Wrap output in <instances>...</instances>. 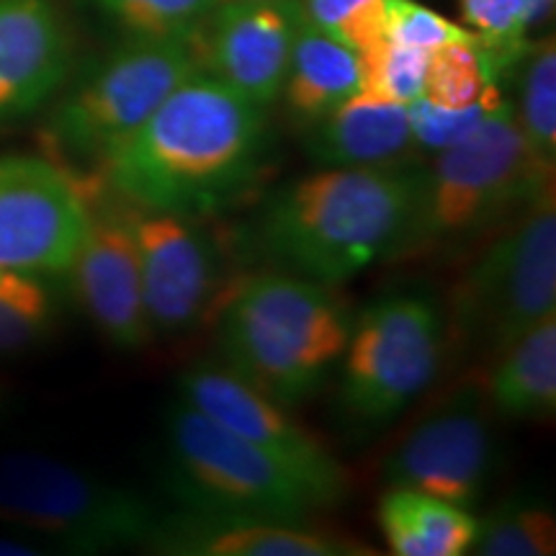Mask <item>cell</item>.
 Segmentation results:
<instances>
[{"mask_svg": "<svg viewBox=\"0 0 556 556\" xmlns=\"http://www.w3.org/2000/svg\"><path fill=\"white\" fill-rule=\"evenodd\" d=\"M266 106L197 70L103 163L99 180L139 208L204 217L235 204L268 157Z\"/></svg>", "mask_w": 556, "mask_h": 556, "instance_id": "1", "label": "cell"}, {"mask_svg": "<svg viewBox=\"0 0 556 556\" xmlns=\"http://www.w3.org/2000/svg\"><path fill=\"white\" fill-rule=\"evenodd\" d=\"M422 170L405 165L323 168L281 189L263 208V253L287 274L338 287L374 263L402 258Z\"/></svg>", "mask_w": 556, "mask_h": 556, "instance_id": "2", "label": "cell"}, {"mask_svg": "<svg viewBox=\"0 0 556 556\" xmlns=\"http://www.w3.org/2000/svg\"><path fill=\"white\" fill-rule=\"evenodd\" d=\"M351 319L330 287L294 274H261L229 291L217 343L229 371L278 405L294 407L330 377Z\"/></svg>", "mask_w": 556, "mask_h": 556, "instance_id": "3", "label": "cell"}, {"mask_svg": "<svg viewBox=\"0 0 556 556\" xmlns=\"http://www.w3.org/2000/svg\"><path fill=\"white\" fill-rule=\"evenodd\" d=\"M554 168L528 148L513 103H497L462 142L422 170L420 199L405 253H458L554 191Z\"/></svg>", "mask_w": 556, "mask_h": 556, "instance_id": "4", "label": "cell"}, {"mask_svg": "<svg viewBox=\"0 0 556 556\" xmlns=\"http://www.w3.org/2000/svg\"><path fill=\"white\" fill-rule=\"evenodd\" d=\"M197 70L189 39H129L50 111L39 131L45 157L75 178L99 180L111 152Z\"/></svg>", "mask_w": 556, "mask_h": 556, "instance_id": "5", "label": "cell"}, {"mask_svg": "<svg viewBox=\"0 0 556 556\" xmlns=\"http://www.w3.org/2000/svg\"><path fill=\"white\" fill-rule=\"evenodd\" d=\"M548 315H556L554 191L507 222L464 270L443 328L456 351L495 356Z\"/></svg>", "mask_w": 556, "mask_h": 556, "instance_id": "6", "label": "cell"}, {"mask_svg": "<svg viewBox=\"0 0 556 556\" xmlns=\"http://www.w3.org/2000/svg\"><path fill=\"white\" fill-rule=\"evenodd\" d=\"M163 518L148 497L41 454L0 456V520L78 554L144 548Z\"/></svg>", "mask_w": 556, "mask_h": 556, "instance_id": "7", "label": "cell"}, {"mask_svg": "<svg viewBox=\"0 0 556 556\" xmlns=\"http://www.w3.org/2000/svg\"><path fill=\"white\" fill-rule=\"evenodd\" d=\"M170 486L184 507L235 516L304 520L332 507L307 479L229 433L184 400L165 420Z\"/></svg>", "mask_w": 556, "mask_h": 556, "instance_id": "8", "label": "cell"}, {"mask_svg": "<svg viewBox=\"0 0 556 556\" xmlns=\"http://www.w3.org/2000/svg\"><path fill=\"white\" fill-rule=\"evenodd\" d=\"M446 351V328L433 302L387 296L351 323L340 371V402L361 428L400 417L433 384Z\"/></svg>", "mask_w": 556, "mask_h": 556, "instance_id": "9", "label": "cell"}, {"mask_svg": "<svg viewBox=\"0 0 556 556\" xmlns=\"http://www.w3.org/2000/svg\"><path fill=\"white\" fill-rule=\"evenodd\" d=\"M88 180L50 157H0V270L67 274L88 227Z\"/></svg>", "mask_w": 556, "mask_h": 556, "instance_id": "10", "label": "cell"}, {"mask_svg": "<svg viewBox=\"0 0 556 556\" xmlns=\"http://www.w3.org/2000/svg\"><path fill=\"white\" fill-rule=\"evenodd\" d=\"M180 400L242 441L266 451L338 507L351 492V477L307 428L227 366L201 364L178 379Z\"/></svg>", "mask_w": 556, "mask_h": 556, "instance_id": "11", "label": "cell"}, {"mask_svg": "<svg viewBox=\"0 0 556 556\" xmlns=\"http://www.w3.org/2000/svg\"><path fill=\"white\" fill-rule=\"evenodd\" d=\"M88 208L86 235L67 268L75 299L111 345L139 351L152 340V330L129 206L101 180H90Z\"/></svg>", "mask_w": 556, "mask_h": 556, "instance_id": "12", "label": "cell"}, {"mask_svg": "<svg viewBox=\"0 0 556 556\" xmlns=\"http://www.w3.org/2000/svg\"><path fill=\"white\" fill-rule=\"evenodd\" d=\"M495 469V433L475 394L458 392L422 417L384 458V486L471 510Z\"/></svg>", "mask_w": 556, "mask_h": 556, "instance_id": "13", "label": "cell"}, {"mask_svg": "<svg viewBox=\"0 0 556 556\" xmlns=\"http://www.w3.org/2000/svg\"><path fill=\"white\" fill-rule=\"evenodd\" d=\"M127 206L152 336L197 328L222 294V261L214 238L197 217Z\"/></svg>", "mask_w": 556, "mask_h": 556, "instance_id": "14", "label": "cell"}, {"mask_svg": "<svg viewBox=\"0 0 556 556\" xmlns=\"http://www.w3.org/2000/svg\"><path fill=\"white\" fill-rule=\"evenodd\" d=\"M302 26L299 0H222L189 41L199 70L268 109L281 99Z\"/></svg>", "mask_w": 556, "mask_h": 556, "instance_id": "15", "label": "cell"}, {"mask_svg": "<svg viewBox=\"0 0 556 556\" xmlns=\"http://www.w3.org/2000/svg\"><path fill=\"white\" fill-rule=\"evenodd\" d=\"M70 62L73 39L54 0H0V129L45 106Z\"/></svg>", "mask_w": 556, "mask_h": 556, "instance_id": "16", "label": "cell"}, {"mask_svg": "<svg viewBox=\"0 0 556 556\" xmlns=\"http://www.w3.org/2000/svg\"><path fill=\"white\" fill-rule=\"evenodd\" d=\"M144 552L168 556H348L371 554L353 541L312 531L302 520L235 516L184 507L163 516Z\"/></svg>", "mask_w": 556, "mask_h": 556, "instance_id": "17", "label": "cell"}, {"mask_svg": "<svg viewBox=\"0 0 556 556\" xmlns=\"http://www.w3.org/2000/svg\"><path fill=\"white\" fill-rule=\"evenodd\" d=\"M304 148L323 168L397 165L415 150L409 111L405 103L358 90L307 127Z\"/></svg>", "mask_w": 556, "mask_h": 556, "instance_id": "18", "label": "cell"}, {"mask_svg": "<svg viewBox=\"0 0 556 556\" xmlns=\"http://www.w3.org/2000/svg\"><path fill=\"white\" fill-rule=\"evenodd\" d=\"M486 400L510 420H546L556 413V315L495 353Z\"/></svg>", "mask_w": 556, "mask_h": 556, "instance_id": "19", "label": "cell"}, {"mask_svg": "<svg viewBox=\"0 0 556 556\" xmlns=\"http://www.w3.org/2000/svg\"><path fill=\"white\" fill-rule=\"evenodd\" d=\"M358 90V54L343 41L304 24L291 50L287 80L281 88L291 119L307 129Z\"/></svg>", "mask_w": 556, "mask_h": 556, "instance_id": "20", "label": "cell"}, {"mask_svg": "<svg viewBox=\"0 0 556 556\" xmlns=\"http://www.w3.org/2000/svg\"><path fill=\"white\" fill-rule=\"evenodd\" d=\"M377 520L397 556H464L477 536V518L467 507L397 486L379 497Z\"/></svg>", "mask_w": 556, "mask_h": 556, "instance_id": "21", "label": "cell"}, {"mask_svg": "<svg viewBox=\"0 0 556 556\" xmlns=\"http://www.w3.org/2000/svg\"><path fill=\"white\" fill-rule=\"evenodd\" d=\"M500 62L477 37L451 41L428 54L426 99L443 109H469L495 99Z\"/></svg>", "mask_w": 556, "mask_h": 556, "instance_id": "22", "label": "cell"}, {"mask_svg": "<svg viewBox=\"0 0 556 556\" xmlns=\"http://www.w3.org/2000/svg\"><path fill=\"white\" fill-rule=\"evenodd\" d=\"M520 101L513 109L528 148L546 168L556 163V47L554 37L541 39L523 52Z\"/></svg>", "mask_w": 556, "mask_h": 556, "instance_id": "23", "label": "cell"}, {"mask_svg": "<svg viewBox=\"0 0 556 556\" xmlns=\"http://www.w3.org/2000/svg\"><path fill=\"white\" fill-rule=\"evenodd\" d=\"M556 520L544 505L503 503L477 518V536L469 554L477 556H552Z\"/></svg>", "mask_w": 556, "mask_h": 556, "instance_id": "24", "label": "cell"}, {"mask_svg": "<svg viewBox=\"0 0 556 556\" xmlns=\"http://www.w3.org/2000/svg\"><path fill=\"white\" fill-rule=\"evenodd\" d=\"M129 39H189L217 0H93Z\"/></svg>", "mask_w": 556, "mask_h": 556, "instance_id": "25", "label": "cell"}, {"mask_svg": "<svg viewBox=\"0 0 556 556\" xmlns=\"http://www.w3.org/2000/svg\"><path fill=\"white\" fill-rule=\"evenodd\" d=\"M361 90L379 99L413 103L426 93L428 52L381 39L371 50L358 54Z\"/></svg>", "mask_w": 556, "mask_h": 556, "instance_id": "26", "label": "cell"}, {"mask_svg": "<svg viewBox=\"0 0 556 556\" xmlns=\"http://www.w3.org/2000/svg\"><path fill=\"white\" fill-rule=\"evenodd\" d=\"M304 24L361 54L387 39L389 0H299Z\"/></svg>", "mask_w": 556, "mask_h": 556, "instance_id": "27", "label": "cell"}, {"mask_svg": "<svg viewBox=\"0 0 556 556\" xmlns=\"http://www.w3.org/2000/svg\"><path fill=\"white\" fill-rule=\"evenodd\" d=\"M54 319L50 291L39 276L9 274L0 287V351H16L47 336Z\"/></svg>", "mask_w": 556, "mask_h": 556, "instance_id": "28", "label": "cell"}, {"mask_svg": "<svg viewBox=\"0 0 556 556\" xmlns=\"http://www.w3.org/2000/svg\"><path fill=\"white\" fill-rule=\"evenodd\" d=\"M458 11L464 26L495 54L500 67L523 58L526 34L533 29L526 0H458Z\"/></svg>", "mask_w": 556, "mask_h": 556, "instance_id": "29", "label": "cell"}, {"mask_svg": "<svg viewBox=\"0 0 556 556\" xmlns=\"http://www.w3.org/2000/svg\"><path fill=\"white\" fill-rule=\"evenodd\" d=\"M500 101H503V96H495V99L469 109H443L422 96V99L407 103L415 150L428 152V155L448 150L451 144L462 142Z\"/></svg>", "mask_w": 556, "mask_h": 556, "instance_id": "30", "label": "cell"}, {"mask_svg": "<svg viewBox=\"0 0 556 556\" xmlns=\"http://www.w3.org/2000/svg\"><path fill=\"white\" fill-rule=\"evenodd\" d=\"M471 34L464 24L441 16V13L417 3V0H389V18H387V39L394 45L413 47L420 52H435L451 41L471 39Z\"/></svg>", "mask_w": 556, "mask_h": 556, "instance_id": "31", "label": "cell"}, {"mask_svg": "<svg viewBox=\"0 0 556 556\" xmlns=\"http://www.w3.org/2000/svg\"><path fill=\"white\" fill-rule=\"evenodd\" d=\"M528 11H531V26L546 24V18H552L554 13V0H526Z\"/></svg>", "mask_w": 556, "mask_h": 556, "instance_id": "32", "label": "cell"}, {"mask_svg": "<svg viewBox=\"0 0 556 556\" xmlns=\"http://www.w3.org/2000/svg\"><path fill=\"white\" fill-rule=\"evenodd\" d=\"M37 554H41L39 548H34L31 544H24V541L0 539V556H37Z\"/></svg>", "mask_w": 556, "mask_h": 556, "instance_id": "33", "label": "cell"}, {"mask_svg": "<svg viewBox=\"0 0 556 556\" xmlns=\"http://www.w3.org/2000/svg\"><path fill=\"white\" fill-rule=\"evenodd\" d=\"M9 274H11V270H0V287H3V281L9 278Z\"/></svg>", "mask_w": 556, "mask_h": 556, "instance_id": "34", "label": "cell"}, {"mask_svg": "<svg viewBox=\"0 0 556 556\" xmlns=\"http://www.w3.org/2000/svg\"><path fill=\"white\" fill-rule=\"evenodd\" d=\"M217 3H222V0H217Z\"/></svg>", "mask_w": 556, "mask_h": 556, "instance_id": "35", "label": "cell"}]
</instances>
